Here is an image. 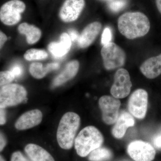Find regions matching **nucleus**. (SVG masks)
Segmentation results:
<instances>
[{"label":"nucleus","instance_id":"obj_21","mask_svg":"<svg viewBox=\"0 0 161 161\" xmlns=\"http://www.w3.org/2000/svg\"><path fill=\"white\" fill-rule=\"evenodd\" d=\"M112 156V151L104 147H99L90 153L89 160L90 161H107Z\"/></svg>","mask_w":161,"mask_h":161},{"label":"nucleus","instance_id":"obj_7","mask_svg":"<svg viewBox=\"0 0 161 161\" xmlns=\"http://www.w3.org/2000/svg\"><path fill=\"white\" fill-rule=\"evenodd\" d=\"M148 103V93L145 90L138 89L130 95L128 101V110L133 117L143 119L147 114Z\"/></svg>","mask_w":161,"mask_h":161},{"label":"nucleus","instance_id":"obj_19","mask_svg":"<svg viewBox=\"0 0 161 161\" xmlns=\"http://www.w3.org/2000/svg\"><path fill=\"white\" fill-rule=\"evenodd\" d=\"M18 31L20 34L26 36L27 43L29 44L36 43L42 36L40 28L26 23L20 24L18 26Z\"/></svg>","mask_w":161,"mask_h":161},{"label":"nucleus","instance_id":"obj_14","mask_svg":"<svg viewBox=\"0 0 161 161\" xmlns=\"http://www.w3.org/2000/svg\"><path fill=\"white\" fill-rule=\"evenodd\" d=\"M134 117L127 112H121L112 128V134L115 138L120 139L124 137L127 130L135 125Z\"/></svg>","mask_w":161,"mask_h":161},{"label":"nucleus","instance_id":"obj_31","mask_svg":"<svg viewBox=\"0 0 161 161\" xmlns=\"http://www.w3.org/2000/svg\"><path fill=\"white\" fill-rule=\"evenodd\" d=\"M70 37L72 41H78L79 35H78V32L75 30H71L69 32Z\"/></svg>","mask_w":161,"mask_h":161},{"label":"nucleus","instance_id":"obj_3","mask_svg":"<svg viewBox=\"0 0 161 161\" xmlns=\"http://www.w3.org/2000/svg\"><path fill=\"white\" fill-rule=\"evenodd\" d=\"M103 142V136L98 129L89 126L82 129L75 138V148L78 155L85 157L101 147Z\"/></svg>","mask_w":161,"mask_h":161},{"label":"nucleus","instance_id":"obj_9","mask_svg":"<svg viewBox=\"0 0 161 161\" xmlns=\"http://www.w3.org/2000/svg\"><path fill=\"white\" fill-rule=\"evenodd\" d=\"M132 86V83L129 72L125 69L120 68L115 73L114 83L110 92L114 98H123L130 94Z\"/></svg>","mask_w":161,"mask_h":161},{"label":"nucleus","instance_id":"obj_15","mask_svg":"<svg viewBox=\"0 0 161 161\" xmlns=\"http://www.w3.org/2000/svg\"><path fill=\"white\" fill-rule=\"evenodd\" d=\"M72 42L68 33L64 32L60 35L59 41L49 43L48 50L55 58H62L69 52L71 47Z\"/></svg>","mask_w":161,"mask_h":161},{"label":"nucleus","instance_id":"obj_11","mask_svg":"<svg viewBox=\"0 0 161 161\" xmlns=\"http://www.w3.org/2000/svg\"><path fill=\"white\" fill-rule=\"evenodd\" d=\"M85 6V0H65L59 12L60 19L66 23L76 21L80 16Z\"/></svg>","mask_w":161,"mask_h":161},{"label":"nucleus","instance_id":"obj_13","mask_svg":"<svg viewBox=\"0 0 161 161\" xmlns=\"http://www.w3.org/2000/svg\"><path fill=\"white\" fill-rule=\"evenodd\" d=\"M102 29L100 22H95L88 24L79 35L78 40V46L85 48L94 42Z\"/></svg>","mask_w":161,"mask_h":161},{"label":"nucleus","instance_id":"obj_10","mask_svg":"<svg viewBox=\"0 0 161 161\" xmlns=\"http://www.w3.org/2000/svg\"><path fill=\"white\" fill-rule=\"evenodd\" d=\"M127 151L135 161H152L156 155L155 149L151 144L141 140L131 142L128 146Z\"/></svg>","mask_w":161,"mask_h":161},{"label":"nucleus","instance_id":"obj_34","mask_svg":"<svg viewBox=\"0 0 161 161\" xmlns=\"http://www.w3.org/2000/svg\"><path fill=\"white\" fill-rule=\"evenodd\" d=\"M0 161H6L5 159L3 158V157H2L1 155H0Z\"/></svg>","mask_w":161,"mask_h":161},{"label":"nucleus","instance_id":"obj_18","mask_svg":"<svg viewBox=\"0 0 161 161\" xmlns=\"http://www.w3.org/2000/svg\"><path fill=\"white\" fill-rule=\"evenodd\" d=\"M25 151L31 161H55L49 153L36 144H28Z\"/></svg>","mask_w":161,"mask_h":161},{"label":"nucleus","instance_id":"obj_4","mask_svg":"<svg viewBox=\"0 0 161 161\" xmlns=\"http://www.w3.org/2000/svg\"><path fill=\"white\" fill-rule=\"evenodd\" d=\"M101 55L106 69L112 70L124 66L126 61V54L122 48L113 42L103 45Z\"/></svg>","mask_w":161,"mask_h":161},{"label":"nucleus","instance_id":"obj_27","mask_svg":"<svg viewBox=\"0 0 161 161\" xmlns=\"http://www.w3.org/2000/svg\"><path fill=\"white\" fill-rule=\"evenodd\" d=\"M9 71L11 72L12 74L14 76L15 78H16V77H19L22 75L23 69L21 65H19V64H16L13 66Z\"/></svg>","mask_w":161,"mask_h":161},{"label":"nucleus","instance_id":"obj_23","mask_svg":"<svg viewBox=\"0 0 161 161\" xmlns=\"http://www.w3.org/2000/svg\"><path fill=\"white\" fill-rule=\"evenodd\" d=\"M126 4V0H113L109 2L108 6L111 11L118 12L122 10Z\"/></svg>","mask_w":161,"mask_h":161},{"label":"nucleus","instance_id":"obj_1","mask_svg":"<svg viewBox=\"0 0 161 161\" xmlns=\"http://www.w3.org/2000/svg\"><path fill=\"white\" fill-rule=\"evenodd\" d=\"M118 28L122 35L133 40L148 33L150 28V20L142 13L126 12L119 18Z\"/></svg>","mask_w":161,"mask_h":161},{"label":"nucleus","instance_id":"obj_12","mask_svg":"<svg viewBox=\"0 0 161 161\" xmlns=\"http://www.w3.org/2000/svg\"><path fill=\"white\" fill-rule=\"evenodd\" d=\"M42 118L43 114L40 110H31L19 117L15 124V127L19 130H28L39 125L42 121Z\"/></svg>","mask_w":161,"mask_h":161},{"label":"nucleus","instance_id":"obj_26","mask_svg":"<svg viewBox=\"0 0 161 161\" xmlns=\"http://www.w3.org/2000/svg\"><path fill=\"white\" fill-rule=\"evenodd\" d=\"M10 161H30L20 151H16L12 155Z\"/></svg>","mask_w":161,"mask_h":161},{"label":"nucleus","instance_id":"obj_8","mask_svg":"<svg viewBox=\"0 0 161 161\" xmlns=\"http://www.w3.org/2000/svg\"><path fill=\"white\" fill-rule=\"evenodd\" d=\"M98 104L102 113L103 122L108 125L115 123L119 115L120 100L112 96L104 95L99 98Z\"/></svg>","mask_w":161,"mask_h":161},{"label":"nucleus","instance_id":"obj_32","mask_svg":"<svg viewBox=\"0 0 161 161\" xmlns=\"http://www.w3.org/2000/svg\"><path fill=\"white\" fill-rule=\"evenodd\" d=\"M8 38L6 35L2 31L0 30V49L4 46Z\"/></svg>","mask_w":161,"mask_h":161},{"label":"nucleus","instance_id":"obj_20","mask_svg":"<svg viewBox=\"0 0 161 161\" xmlns=\"http://www.w3.org/2000/svg\"><path fill=\"white\" fill-rule=\"evenodd\" d=\"M59 64L51 63L44 66L40 62H33L29 67V72L32 77L36 79H42L50 72L58 69Z\"/></svg>","mask_w":161,"mask_h":161},{"label":"nucleus","instance_id":"obj_17","mask_svg":"<svg viewBox=\"0 0 161 161\" xmlns=\"http://www.w3.org/2000/svg\"><path fill=\"white\" fill-rule=\"evenodd\" d=\"M79 63L77 60H73L67 64L64 69L54 79L53 87H58L70 80L78 74Z\"/></svg>","mask_w":161,"mask_h":161},{"label":"nucleus","instance_id":"obj_16","mask_svg":"<svg viewBox=\"0 0 161 161\" xmlns=\"http://www.w3.org/2000/svg\"><path fill=\"white\" fill-rule=\"evenodd\" d=\"M140 70L149 79H153L161 75V54L149 58L140 66Z\"/></svg>","mask_w":161,"mask_h":161},{"label":"nucleus","instance_id":"obj_35","mask_svg":"<svg viewBox=\"0 0 161 161\" xmlns=\"http://www.w3.org/2000/svg\"><path fill=\"white\" fill-rule=\"evenodd\" d=\"M99 1H104V2H111V1H113V0H99Z\"/></svg>","mask_w":161,"mask_h":161},{"label":"nucleus","instance_id":"obj_28","mask_svg":"<svg viewBox=\"0 0 161 161\" xmlns=\"http://www.w3.org/2000/svg\"><path fill=\"white\" fill-rule=\"evenodd\" d=\"M6 122V113L5 109L0 108V125H5Z\"/></svg>","mask_w":161,"mask_h":161},{"label":"nucleus","instance_id":"obj_29","mask_svg":"<svg viewBox=\"0 0 161 161\" xmlns=\"http://www.w3.org/2000/svg\"><path fill=\"white\" fill-rule=\"evenodd\" d=\"M153 144L157 149L161 150V134L156 136L153 139Z\"/></svg>","mask_w":161,"mask_h":161},{"label":"nucleus","instance_id":"obj_2","mask_svg":"<svg viewBox=\"0 0 161 161\" xmlns=\"http://www.w3.org/2000/svg\"><path fill=\"white\" fill-rule=\"evenodd\" d=\"M80 125V116L75 112H67L62 116L57 132V141L62 149L69 150L73 147Z\"/></svg>","mask_w":161,"mask_h":161},{"label":"nucleus","instance_id":"obj_33","mask_svg":"<svg viewBox=\"0 0 161 161\" xmlns=\"http://www.w3.org/2000/svg\"><path fill=\"white\" fill-rule=\"evenodd\" d=\"M157 7L161 14V0H155Z\"/></svg>","mask_w":161,"mask_h":161},{"label":"nucleus","instance_id":"obj_25","mask_svg":"<svg viewBox=\"0 0 161 161\" xmlns=\"http://www.w3.org/2000/svg\"><path fill=\"white\" fill-rule=\"evenodd\" d=\"M112 39V33L109 27H107L104 30L102 35L101 43L104 45L111 42Z\"/></svg>","mask_w":161,"mask_h":161},{"label":"nucleus","instance_id":"obj_22","mask_svg":"<svg viewBox=\"0 0 161 161\" xmlns=\"http://www.w3.org/2000/svg\"><path fill=\"white\" fill-rule=\"evenodd\" d=\"M47 57L48 54L46 51L36 48L28 50L24 55V58L28 61L43 60Z\"/></svg>","mask_w":161,"mask_h":161},{"label":"nucleus","instance_id":"obj_5","mask_svg":"<svg viewBox=\"0 0 161 161\" xmlns=\"http://www.w3.org/2000/svg\"><path fill=\"white\" fill-rule=\"evenodd\" d=\"M27 91L22 85L9 84L0 88V108L14 106L26 99Z\"/></svg>","mask_w":161,"mask_h":161},{"label":"nucleus","instance_id":"obj_30","mask_svg":"<svg viewBox=\"0 0 161 161\" xmlns=\"http://www.w3.org/2000/svg\"><path fill=\"white\" fill-rule=\"evenodd\" d=\"M7 144L6 137L2 132H0V152L3 151Z\"/></svg>","mask_w":161,"mask_h":161},{"label":"nucleus","instance_id":"obj_6","mask_svg":"<svg viewBox=\"0 0 161 161\" xmlns=\"http://www.w3.org/2000/svg\"><path fill=\"white\" fill-rule=\"evenodd\" d=\"M26 8V5L23 1L10 0L0 8V20L6 26L16 25L20 22Z\"/></svg>","mask_w":161,"mask_h":161},{"label":"nucleus","instance_id":"obj_24","mask_svg":"<svg viewBox=\"0 0 161 161\" xmlns=\"http://www.w3.org/2000/svg\"><path fill=\"white\" fill-rule=\"evenodd\" d=\"M15 78L9 70L0 72V86L10 84Z\"/></svg>","mask_w":161,"mask_h":161}]
</instances>
